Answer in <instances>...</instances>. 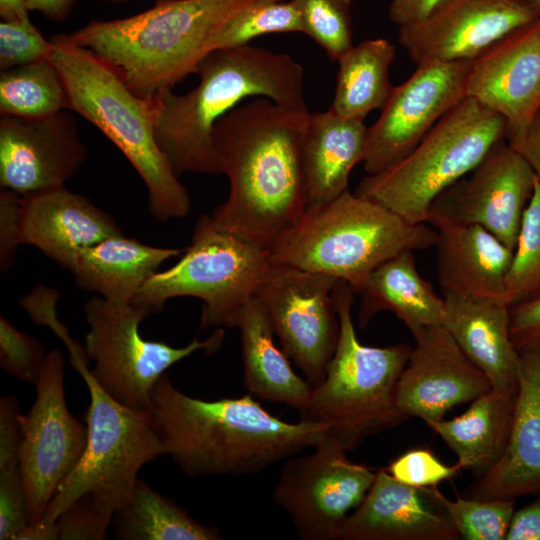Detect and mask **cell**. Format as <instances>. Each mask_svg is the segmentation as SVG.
<instances>
[{
	"mask_svg": "<svg viewBox=\"0 0 540 540\" xmlns=\"http://www.w3.org/2000/svg\"><path fill=\"white\" fill-rule=\"evenodd\" d=\"M307 106L251 98L222 118L212 131L221 174L229 181L227 199L212 222L270 250L308 204L302 160Z\"/></svg>",
	"mask_w": 540,
	"mask_h": 540,
	"instance_id": "cell-1",
	"label": "cell"
},
{
	"mask_svg": "<svg viewBox=\"0 0 540 540\" xmlns=\"http://www.w3.org/2000/svg\"><path fill=\"white\" fill-rule=\"evenodd\" d=\"M149 412L161 455L189 477L256 473L313 448L328 434L321 424L281 420L250 394L214 401L191 397L166 373L152 390Z\"/></svg>",
	"mask_w": 540,
	"mask_h": 540,
	"instance_id": "cell-2",
	"label": "cell"
},
{
	"mask_svg": "<svg viewBox=\"0 0 540 540\" xmlns=\"http://www.w3.org/2000/svg\"><path fill=\"white\" fill-rule=\"evenodd\" d=\"M196 74L199 83L192 90L169 91L154 101L156 141L177 176L221 174L212 131L242 101L266 97L306 106L304 70L285 53L250 44L218 49L204 57Z\"/></svg>",
	"mask_w": 540,
	"mask_h": 540,
	"instance_id": "cell-3",
	"label": "cell"
},
{
	"mask_svg": "<svg viewBox=\"0 0 540 540\" xmlns=\"http://www.w3.org/2000/svg\"><path fill=\"white\" fill-rule=\"evenodd\" d=\"M253 0H159L136 15L92 20L63 35L107 64L137 96L155 101L197 72L221 26Z\"/></svg>",
	"mask_w": 540,
	"mask_h": 540,
	"instance_id": "cell-4",
	"label": "cell"
},
{
	"mask_svg": "<svg viewBox=\"0 0 540 540\" xmlns=\"http://www.w3.org/2000/svg\"><path fill=\"white\" fill-rule=\"evenodd\" d=\"M437 232L411 224L381 204L351 193L307 205L270 248L274 265L323 273L360 293L371 272L405 251L435 246Z\"/></svg>",
	"mask_w": 540,
	"mask_h": 540,
	"instance_id": "cell-5",
	"label": "cell"
},
{
	"mask_svg": "<svg viewBox=\"0 0 540 540\" xmlns=\"http://www.w3.org/2000/svg\"><path fill=\"white\" fill-rule=\"evenodd\" d=\"M51 41L50 59L64 80L70 110L96 126L128 159L146 186L155 219L185 217L190 196L157 144L154 102L137 96L107 64L62 34Z\"/></svg>",
	"mask_w": 540,
	"mask_h": 540,
	"instance_id": "cell-6",
	"label": "cell"
},
{
	"mask_svg": "<svg viewBox=\"0 0 540 540\" xmlns=\"http://www.w3.org/2000/svg\"><path fill=\"white\" fill-rule=\"evenodd\" d=\"M353 293L348 283L337 282L338 344L324 380L312 388L299 413L300 420L326 426L347 451L407 420L396 405V388L412 352L405 343L387 347L360 343L351 315Z\"/></svg>",
	"mask_w": 540,
	"mask_h": 540,
	"instance_id": "cell-7",
	"label": "cell"
},
{
	"mask_svg": "<svg viewBox=\"0 0 540 540\" xmlns=\"http://www.w3.org/2000/svg\"><path fill=\"white\" fill-rule=\"evenodd\" d=\"M50 329L67 347L73 368L87 385L90 404L84 413V454L56 490L39 522L52 524L83 495H89L103 513L113 517L129 500L140 469L161 455L149 409H132L110 397L93 377L84 345L70 336L59 319Z\"/></svg>",
	"mask_w": 540,
	"mask_h": 540,
	"instance_id": "cell-8",
	"label": "cell"
},
{
	"mask_svg": "<svg viewBox=\"0 0 540 540\" xmlns=\"http://www.w3.org/2000/svg\"><path fill=\"white\" fill-rule=\"evenodd\" d=\"M506 120L466 97L445 114L400 162L365 176L355 194L411 224L427 223L434 201L506 137Z\"/></svg>",
	"mask_w": 540,
	"mask_h": 540,
	"instance_id": "cell-9",
	"label": "cell"
},
{
	"mask_svg": "<svg viewBox=\"0 0 540 540\" xmlns=\"http://www.w3.org/2000/svg\"><path fill=\"white\" fill-rule=\"evenodd\" d=\"M271 265L269 249L219 228L203 215L179 261L151 275L131 303L153 314L169 299L194 297L203 303L201 329L237 328Z\"/></svg>",
	"mask_w": 540,
	"mask_h": 540,
	"instance_id": "cell-10",
	"label": "cell"
},
{
	"mask_svg": "<svg viewBox=\"0 0 540 540\" xmlns=\"http://www.w3.org/2000/svg\"><path fill=\"white\" fill-rule=\"evenodd\" d=\"M84 313L89 326L84 348L94 363L93 377L110 397L137 410L149 409L152 390L169 367L198 350H217L224 338L218 328L206 340L194 338L184 347L147 340L139 331L150 315L145 308L100 296L85 303Z\"/></svg>",
	"mask_w": 540,
	"mask_h": 540,
	"instance_id": "cell-11",
	"label": "cell"
},
{
	"mask_svg": "<svg viewBox=\"0 0 540 540\" xmlns=\"http://www.w3.org/2000/svg\"><path fill=\"white\" fill-rule=\"evenodd\" d=\"M338 281L327 274L272 264L254 295L282 351L313 387L324 380L339 340L334 301Z\"/></svg>",
	"mask_w": 540,
	"mask_h": 540,
	"instance_id": "cell-12",
	"label": "cell"
},
{
	"mask_svg": "<svg viewBox=\"0 0 540 540\" xmlns=\"http://www.w3.org/2000/svg\"><path fill=\"white\" fill-rule=\"evenodd\" d=\"M327 434L313 451L286 459L273 491L275 503L304 540H338L340 529L371 488L376 472L347 457Z\"/></svg>",
	"mask_w": 540,
	"mask_h": 540,
	"instance_id": "cell-13",
	"label": "cell"
},
{
	"mask_svg": "<svg viewBox=\"0 0 540 540\" xmlns=\"http://www.w3.org/2000/svg\"><path fill=\"white\" fill-rule=\"evenodd\" d=\"M64 367L59 350L47 352L35 383V401L22 415L20 470L29 524L41 521L56 490L86 449V425L70 413L66 404Z\"/></svg>",
	"mask_w": 540,
	"mask_h": 540,
	"instance_id": "cell-14",
	"label": "cell"
},
{
	"mask_svg": "<svg viewBox=\"0 0 540 540\" xmlns=\"http://www.w3.org/2000/svg\"><path fill=\"white\" fill-rule=\"evenodd\" d=\"M472 60L426 62L393 86L376 122L368 127L363 166L380 173L404 159L466 95Z\"/></svg>",
	"mask_w": 540,
	"mask_h": 540,
	"instance_id": "cell-15",
	"label": "cell"
},
{
	"mask_svg": "<svg viewBox=\"0 0 540 540\" xmlns=\"http://www.w3.org/2000/svg\"><path fill=\"white\" fill-rule=\"evenodd\" d=\"M535 180L527 160L502 140L468 179L459 180L434 201L427 223L476 224L514 250Z\"/></svg>",
	"mask_w": 540,
	"mask_h": 540,
	"instance_id": "cell-16",
	"label": "cell"
},
{
	"mask_svg": "<svg viewBox=\"0 0 540 540\" xmlns=\"http://www.w3.org/2000/svg\"><path fill=\"white\" fill-rule=\"evenodd\" d=\"M539 19L521 0H446L426 18L399 27L398 41L416 65L473 60Z\"/></svg>",
	"mask_w": 540,
	"mask_h": 540,
	"instance_id": "cell-17",
	"label": "cell"
},
{
	"mask_svg": "<svg viewBox=\"0 0 540 540\" xmlns=\"http://www.w3.org/2000/svg\"><path fill=\"white\" fill-rule=\"evenodd\" d=\"M86 157L66 110L41 118L1 115V188L27 196L65 187Z\"/></svg>",
	"mask_w": 540,
	"mask_h": 540,
	"instance_id": "cell-18",
	"label": "cell"
},
{
	"mask_svg": "<svg viewBox=\"0 0 540 540\" xmlns=\"http://www.w3.org/2000/svg\"><path fill=\"white\" fill-rule=\"evenodd\" d=\"M413 337L415 347L396 388V405L407 419L418 417L426 424L442 420L454 406L492 389L442 325L425 327Z\"/></svg>",
	"mask_w": 540,
	"mask_h": 540,
	"instance_id": "cell-19",
	"label": "cell"
},
{
	"mask_svg": "<svg viewBox=\"0 0 540 540\" xmlns=\"http://www.w3.org/2000/svg\"><path fill=\"white\" fill-rule=\"evenodd\" d=\"M466 95L506 120L508 141L526 131L540 109V19L472 60Z\"/></svg>",
	"mask_w": 540,
	"mask_h": 540,
	"instance_id": "cell-20",
	"label": "cell"
},
{
	"mask_svg": "<svg viewBox=\"0 0 540 540\" xmlns=\"http://www.w3.org/2000/svg\"><path fill=\"white\" fill-rule=\"evenodd\" d=\"M459 535L436 486L403 484L383 468L361 504L343 523L338 540H457Z\"/></svg>",
	"mask_w": 540,
	"mask_h": 540,
	"instance_id": "cell-21",
	"label": "cell"
},
{
	"mask_svg": "<svg viewBox=\"0 0 540 540\" xmlns=\"http://www.w3.org/2000/svg\"><path fill=\"white\" fill-rule=\"evenodd\" d=\"M540 496V342L519 350L518 391L505 450L472 484L467 497Z\"/></svg>",
	"mask_w": 540,
	"mask_h": 540,
	"instance_id": "cell-22",
	"label": "cell"
},
{
	"mask_svg": "<svg viewBox=\"0 0 540 540\" xmlns=\"http://www.w3.org/2000/svg\"><path fill=\"white\" fill-rule=\"evenodd\" d=\"M120 234L113 217L65 187L21 196L20 245L36 247L65 269L79 249Z\"/></svg>",
	"mask_w": 540,
	"mask_h": 540,
	"instance_id": "cell-23",
	"label": "cell"
},
{
	"mask_svg": "<svg viewBox=\"0 0 540 540\" xmlns=\"http://www.w3.org/2000/svg\"><path fill=\"white\" fill-rule=\"evenodd\" d=\"M432 226L437 232V276L444 295L504 302L513 250L476 224L439 221Z\"/></svg>",
	"mask_w": 540,
	"mask_h": 540,
	"instance_id": "cell-24",
	"label": "cell"
},
{
	"mask_svg": "<svg viewBox=\"0 0 540 540\" xmlns=\"http://www.w3.org/2000/svg\"><path fill=\"white\" fill-rule=\"evenodd\" d=\"M442 326L489 379L492 388H518L519 351L510 335V306L490 299L444 295Z\"/></svg>",
	"mask_w": 540,
	"mask_h": 540,
	"instance_id": "cell-25",
	"label": "cell"
},
{
	"mask_svg": "<svg viewBox=\"0 0 540 540\" xmlns=\"http://www.w3.org/2000/svg\"><path fill=\"white\" fill-rule=\"evenodd\" d=\"M181 253L180 249L156 247L120 234L79 249L67 270L79 288L127 305L162 263Z\"/></svg>",
	"mask_w": 540,
	"mask_h": 540,
	"instance_id": "cell-26",
	"label": "cell"
},
{
	"mask_svg": "<svg viewBox=\"0 0 540 540\" xmlns=\"http://www.w3.org/2000/svg\"><path fill=\"white\" fill-rule=\"evenodd\" d=\"M368 127L330 108L309 114L302 138L308 204L332 200L346 192L351 171L363 162Z\"/></svg>",
	"mask_w": 540,
	"mask_h": 540,
	"instance_id": "cell-27",
	"label": "cell"
},
{
	"mask_svg": "<svg viewBox=\"0 0 540 540\" xmlns=\"http://www.w3.org/2000/svg\"><path fill=\"white\" fill-rule=\"evenodd\" d=\"M237 328L241 333L243 386L248 394L302 412L313 386L294 372L290 359L276 346L268 316L255 296L245 306Z\"/></svg>",
	"mask_w": 540,
	"mask_h": 540,
	"instance_id": "cell-28",
	"label": "cell"
},
{
	"mask_svg": "<svg viewBox=\"0 0 540 540\" xmlns=\"http://www.w3.org/2000/svg\"><path fill=\"white\" fill-rule=\"evenodd\" d=\"M517 389H494L471 402L461 415L427 425L457 455L461 469L482 476L502 456L512 426Z\"/></svg>",
	"mask_w": 540,
	"mask_h": 540,
	"instance_id": "cell-29",
	"label": "cell"
},
{
	"mask_svg": "<svg viewBox=\"0 0 540 540\" xmlns=\"http://www.w3.org/2000/svg\"><path fill=\"white\" fill-rule=\"evenodd\" d=\"M359 294L361 327L380 311L394 313L412 335L442 324L444 298L419 274L414 251L397 254L375 268Z\"/></svg>",
	"mask_w": 540,
	"mask_h": 540,
	"instance_id": "cell-30",
	"label": "cell"
},
{
	"mask_svg": "<svg viewBox=\"0 0 540 540\" xmlns=\"http://www.w3.org/2000/svg\"><path fill=\"white\" fill-rule=\"evenodd\" d=\"M395 54V46L384 38L353 44L337 60L339 68L330 109L342 117L361 121L371 111L381 110L393 87L389 70Z\"/></svg>",
	"mask_w": 540,
	"mask_h": 540,
	"instance_id": "cell-31",
	"label": "cell"
},
{
	"mask_svg": "<svg viewBox=\"0 0 540 540\" xmlns=\"http://www.w3.org/2000/svg\"><path fill=\"white\" fill-rule=\"evenodd\" d=\"M121 540H217L218 529L204 525L138 478L129 500L112 517Z\"/></svg>",
	"mask_w": 540,
	"mask_h": 540,
	"instance_id": "cell-32",
	"label": "cell"
},
{
	"mask_svg": "<svg viewBox=\"0 0 540 540\" xmlns=\"http://www.w3.org/2000/svg\"><path fill=\"white\" fill-rule=\"evenodd\" d=\"M64 110H70L68 93L50 58L1 71V115L41 118Z\"/></svg>",
	"mask_w": 540,
	"mask_h": 540,
	"instance_id": "cell-33",
	"label": "cell"
},
{
	"mask_svg": "<svg viewBox=\"0 0 540 540\" xmlns=\"http://www.w3.org/2000/svg\"><path fill=\"white\" fill-rule=\"evenodd\" d=\"M304 33L300 11L293 0H253L233 14L218 30L211 52L249 45L272 33Z\"/></svg>",
	"mask_w": 540,
	"mask_h": 540,
	"instance_id": "cell-34",
	"label": "cell"
},
{
	"mask_svg": "<svg viewBox=\"0 0 540 540\" xmlns=\"http://www.w3.org/2000/svg\"><path fill=\"white\" fill-rule=\"evenodd\" d=\"M539 297L540 183L536 178L505 277L504 302L511 307Z\"/></svg>",
	"mask_w": 540,
	"mask_h": 540,
	"instance_id": "cell-35",
	"label": "cell"
},
{
	"mask_svg": "<svg viewBox=\"0 0 540 540\" xmlns=\"http://www.w3.org/2000/svg\"><path fill=\"white\" fill-rule=\"evenodd\" d=\"M440 501L462 539L505 540L515 500H481L459 495L450 500L440 492Z\"/></svg>",
	"mask_w": 540,
	"mask_h": 540,
	"instance_id": "cell-36",
	"label": "cell"
},
{
	"mask_svg": "<svg viewBox=\"0 0 540 540\" xmlns=\"http://www.w3.org/2000/svg\"><path fill=\"white\" fill-rule=\"evenodd\" d=\"M298 7L304 33L336 61L352 45V0H293Z\"/></svg>",
	"mask_w": 540,
	"mask_h": 540,
	"instance_id": "cell-37",
	"label": "cell"
},
{
	"mask_svg": "<svg viewBox=\"0 0 540 540\" xmlns=\"http://www.w3.org/2000/svg\"><path fill=\"white\" fill-rule=\"evenodd\" d=\"M47 352L31 335L0 317V365L18 380L35 384Z\"/></svg>",
	"mask_w": 540,
	"mask_h": 540,
	"instance_id": "cell-38",
	"label": "cell"
},
{
	"mask_svg": "<svg viewBox=\"0 0 540 540\" xmlns=\"http://www.w3.org/2000/svg\"><path fill=\"white\" fill-rule=\"evenodd\" d=\"M52 50V41L41 35L29 16L1 21V71L49 59Z\"/></svg>",
	"mask_w": 540,
	"mask_h": 540,
	"instance_id": "cell-39",
	"label": "cell"
},
{
	"mask_svg": "<svg viewBox=\"0 0 540 540\" xmlns=\"http://www.w3.org/2000/svg\"><path fill=\"white\" fill-rule=\"evenodd\" d=\"M385 469L397 481L417 488L436 486L462 470L457 463L446 465L426 448L404 452Z\"/></svg>",
	"mask_w": 540,
	"mask_h": 540,
	"instance_id": "cell-40",
	"label": "cell"
},
{
	"mask_svg": "<svg viewBox=\"0 0 540 540\" xmlns=\"http://www.w3.org/2000/svg\"><path fill=\"white\" fill-rule=\"evenodd\" d=\"M53 524L57 540H105L112 517L103 513L89 495H83Z\"/></svg>",
	"mask_w": 540,
	"mask_h": 540,
	"instance_id": "cell-41",
	"label": "cell"
},
{
	"mask_svg": "<svg viewBox=\"0 0 540 540\" xmlns=\"http://www.w3.org/2000/svg\"><path fill=\"white\" fill-rule=\"evenodd\" d=\"M29 524L21 470H0V539L17 540Z\"/></svg>",
	"mask_w": 540,
	"mask_h": 540,
	"instance_id": "cell-42",
	"label": "cell"
},
{
	"mask_svg": "<svg viewBox=\"0 0 540 540\" xmlns=\"http://www.w3.org/2000/svg\"><path fill=\"white\" fill-rule=\"evenodd\" d=\"M22 415L16 397L0 399V470L20 468Z\"/></svg>",
	"mask_w": 540,
	"mask_h": 540,
	"instance_id": "cell-43",
	"label": "cell"
},
{
	"mask_svg": "<svg viewBox=\"0 0 540 540\" xmlns=\"http://www.w3.org/2000/svg\"><path fill=\"white\" fill-rule=\"evenodd\" d=\"M21 195L1 188L0 191V269L7 272L13 265L19 243Z\"/></svg>",
	"mask_w": 540,
	"mask_h": 540,
	"instance_id": "cell-44",
	"label": "cell"
},
{
	"mask_svg": "<svg viewBox=\"0 0 540 540\" xmlns=\"http://www.w3.org/2000/svg\"><path fill=\"white\" fill-rule=\"evenodd\" d=\"M510 335L518 351L540 342V297L510 307Z\"/></svg>",
	"mask_w": 540,
	"mask_h": 540,
	"instance_id": "cell-45",
	"label": "cell"
},
{
	"mask_svg": "<svg viewBox=\"0 0 540 540\" xmlns=\"http://www.w3.org/2000/svg\"><path fill=\"white\" fill-rule=\"evenodd\" d=\"M505 540H540V496L514 511Z\"/></svg>",
	"mask_w": 540,
	"mask_h": 540,
	"instance_id": "cell-46",
	"label": "cell"
},
{
	"mask_svg": "<svg viewBox=\"0 0 540 540\" xmlns=\"http://www.w3.org/2000/svg\"><path fill=\"white\" fill-rule=\"evenodd\" d=\"M446 0H391L388 16L398 27L418 22L434 12Z\"/></svg>",
	"mask_w": 540,
	"mask_h": 540,
	"instance_id": "cell-47",
	"label": "cell"
},
{
	"mask_svg": "<svg viewBox=\"0 0 540 540\" xmlns=\"http://www.w3.org/2000/svg\"><path fill=\"white\" fill-rule=\"evenodd\" d=\"M508 143L527 160L540 183V109L526 131Z\"/></svg>",
	"mask_w": 540,
	"mask_h": 540,
	"instance_id": "cell-48",
	"label": "cell"
},
{
	"mask_svg": "<svg viewBox=\"0 0 540 540\" xmlns=\"http://www.w3.org/2000/svg\"><path fill=\"white\" fill-rule=\"evenodd\" d=\"M75 0H25L28 12L37 11L54 21L63 20L70 12Z\"/></svg>",
	"mask_w": 540,
	"mask_h": 540,
	"instance_id": "cell-49",
	"label": "cell"
},
{
	"mask_svg": "<svg viewBox=\"0 0 540 540\" xmlns=\"http://www.w3.org/2000/svg\"><path fill=\"white\" fill-rule=\"evenodd\" d=\"M0 15L2 20H11L29 16V12L25 0H0Z\"/></svg>",
	"mask_w": 540,
	"mask_h": 540,
	"instance_id": "cell-50",
	"label": "cell"
},
{
	"mask_svg": "<svg viewBox=\"0 0 540 540\" xmlns=\"http://www.w3.org/2000/svg\"><path fill=\"white\" fill-rule=\"evenodd\" d=\"M528 5L540 18V0H521Z\"/></svg>",
	"mask_w": 540,
	"mask_h": 540,
	"instance_id": "cell-51",
	"label": "cell"
},
{
	"mask_svg": "<svg viewBox=\"0 0 540 540\" xmlns=\"http://www.w3.org/2000/svg\"><path fill=\"white\" fill-rule=\"evenodd\" d=\"M111 1H126V0H111Z\"/></svg>",
	"mask_w": 540,
	"mask_h": 540,
	"instance_id": "cell-52",
	"label": "cell"
},
{
	"mask_svg": "<svg viewBox=\"0 0 540 540\" xmlns=\"http://www.w3.org/2000/svg\"><path fill=\"white\" fill-rule=\"evenodd\" d=\"M159 1V0H158ZM276 1H283V0H276Z\"/></svg>",
	"mask_w": 540,
	"mask_h": 540,
	"instance_id": "cell-53",
	"label": "cell"
}]
</instances>
